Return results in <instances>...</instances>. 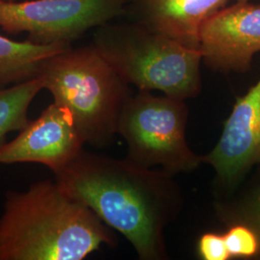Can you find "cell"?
I'll use <instances>...</instances> for the list:
<instances>
[{
  "label": "cell",
  "mask_w": 260,
  "mask_h": 260,
  "mask_svg": "<svg viewBox=\"0 0 260 260\" xmlns=\"http://www.w3.org/2000/svg\"><path fill=\"white\" fill-rule=\"evenodd\" d=\"M56 181L122 234L141 260L167 259L164 233L183 205L180 187L163 170L82 150Z\"/></svg>",
  "instance_id": "cell-1"
},
{
  "label": "cell",
  "mask_w": 260,
  "mask_h": 260,
  "mask_svg": "<svg viewBox=\"0 0 260 260\" xmlns=\"http://www.w3.org/2000/svg\"><path fill=\"white\" fill-rule=\"evenodd\" d=\"M117 237L55 180L11 191L0 217V260H82Z\"/></svg>",
  "instance_id": "cell-2"
},
{
  "label": "cell",
  "mask_w": 260,
  "mask_h": 260,
  "mask_svg": "<svg viewBox=\"0 0 260 260\" xmlns=\"http://www.w3.org/2000/svg\"><path fill=\"white\" fill-rule=\"evenodd\" d=\"M38 76L53 103L70 112L84 144L95 148L111 145L132 93L93 44L71 46L49 57Z\"/></svg>",
  "instance_id": "cell-3"
},
{
  "label": "cell",
  "mask_w": 260,
  "mask_h": 260,
  "mask_svg": "<svg viewBox=\"0 0 260 260\" xmlns=\"http://www.w3.org/2000/svg\"><path fill=\"white\" fill-rule=\"evenodd\" d=\"M93 45L121 79L144 91H160L180 100L202 90L199 48L186 47L138 21L95 28Z\"/></svg>",
  "instance_id": "cell-4"
},
{
  "label": "cell",
  "mask_w": 260,
  "mask_h": 260,
  "mask_svg": "<svg viewBox=\"0 0 260 260\" xmlns=\"http://www.w3.org/2000/svg\"><path fill=\"white\" fill-rule=\"evenodd\" d=\"M188 115L183 100L144 90L132 94L118 123V134L127 145L126 158L143 167L158 166L174 177L198 169L203 155L188 146Z\"/></svg>",
  "instance_id": "cell-5"
},
{
  "label": "cell",
  "mask_w": 260,
  "mask_h": 260,
  "mask_svg": "<svg viewBox=\"0 0 260 260\" xmlns=\"http://www.w3.org/2000/svg\"><path fill=\"white\" fill-rule=\"evenodd\" d=\"M129 0H0V28L39 45L65 44L128 14Z\"/></svg>",
  "instance_id": "cell-6"
},
{
  "label": "cell",
  "mask_w": 260,
  "mask_h": 260,
  "mask_svg": "<svg viewBox=\"0 0 260 260\" xmlns=\"http://www.w3.org/2000/svg\"><path fill=\"white\" fill-rule=\"evenodd\" d=\"M203 162L215 171L223 195L233 193L254 166H260V78L237 99L221 137Z\"/></svg>",
  "instance_id": "cell-7"
},
{
  "label": "cell",
  "mask_w": 260,
  "mask_h": 260,
  "mask_svg": "<svg viewBox=\"0 0 260 260\" xmlns=\"http://www.w3.org/2000/svg\"><path fill=\"white\" fill-rule=\"evenodd\" d=\"M203 61L221 73H246L260 51V5L237 2L215 13L201 27Z\"/></svg>",
  "instance_id": "cell-8"
},
{
  "label": "cell",
  "mask_w": 260,
  "mask_h": 260,
  "mask_svg": "<svg viewBox=\"0 0 260 260\" xmlns=\"http://www.w3.org/2000/svg\"><path fill=\"white\" fill-rule=\"evenodd\" d=\"M83 146L70 112L53 103L15 139L0 146V165L37 163L55 175L79 155Z\"/></svg>",
  "instance_id": "cell-9"
},
{
  "label": "cell",
  "mask_w": 260,
  "mask_h": 260,
  "mask_svg": "<svg viewBox=\"0 0 260 260\" xmlns=\"http://www.w3.org/2000/svg\"><path fill=\"white\" fill-rule=\"evenodd\" d=\"M230 0H129L133 20L186 47L199 48L200 30ZM200 49V48H199Z\"/></svg>",
  "instance_id": "cell-10"
},
{
  "label": "cell",
  "mask_w": 260,
  "mask_h": 260,
  "mask_svg": "<svg viewBox=\"0 0 260 260\" xmlns=\"http://www.w3.org/2000/svg\"><path fill=\"white\" fill-rule=\"evenodd\" d=\"M71 46L17 42L0 35V89L37 77L46 60Z\"/></svg>",
  "instance_id": "cell-11"
},
{
  "label": "cell",
  "mask_w": 260,
  "mask_h": 260,
  "mask_svg": "<svg viewBox=\"0 0 260 260\" xmlns=\"http://www.w3.org/2000/svg\"><path fill=\"white\" fill-rule=\"evenodd\" d=\"M43 89L40 76L0 89V146L9 133L27 125L29 106Z\"/></svg>",
  "instance_id": "cell-12"
},
{
  "label": "cell",
  "mask_w": 260,
  "mask_h": 260,
  "mask_svg": "<svg viewBox=\"0 0 260 260\" xmlns=\"http://www.w3.org/2000/svg\"><path fill=\"white\" fill-rule=\"evenodd\" d=\"M223 196L215 204L219 219L228 225H247L260 243V174L240 193Z\"/></svg>",
  "instance_id": "cell-13"
},
{
  "label": "cell",
  "mask_w": 260,
  "mask_h": 260,
  "mask_svg": "<svg viewBox=\"0 0 260 260\" xmlns=\"http://www.w3.org/2000/svg\"><path fill=\"white\" fill-rule=\"evenodd\" d=\"M231 258H252L260 256V243L256 234L244 224L229 225L223 234Z\"/></svg>",
  "instance_id": "cell-14"
},
{
  "label": "cell",
  "mask_w": 260,
  "mask_h": 260,
  "mask_svg": "<svg viewBox=\"0 0 260 260\" xmlns=\"http://www.w3.org/2000/svg\"><path fill=\"white\" fill-rule=\"evenodd\" d=\"M198 254L204 260L231 259L223 234L205 233L198 241Z\"/></svg>",
  "instance_id": "cell-15"
},
{
  "label": "cell",
  "mask_w": 260,
  "mask_h": 260,
  "mask_svg": "<svg viewBox=\"0 0 260 260\" xmlns=\"http://www.w3.org/2000/svg\"><path fill=\"white\" fill-rule=\"evenodd\" d=\"M237 2H243V1H250V0H236Z\"/></svg>",
  "instance_id": "cell-16"
},
{
  "label": "cell",
  "mask_w": 260,
  "mask_h": 260,
  "mask_svg": "<svg viewBox=\"0 0 260 260\" xmlns=\"http://www.w3.org/2000/svg\"><path fill=\"white\" fill-rule=\"evenodd\" d=\"M4 1H19V0H4Z\"/></svg>",
  "instance_id": "cell-17"
}]
</instances>
